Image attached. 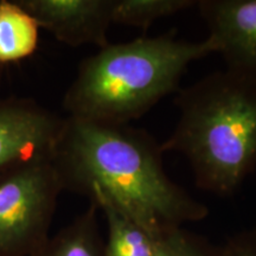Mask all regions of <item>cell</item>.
<instances>
[{
    "mask_svg": "<svg viewBox=\"0 0 256 256\" xmlns=\"http://www.w3.org/2000/svg\"><path fill=\"white\" fill-rule=\"evenodd\" d=\"M162 154L144 130L66 116L51 162L63 191L104 198L156 238L209 215L168 177Z\"/></svg>",
    "mask_w": 256,
    "mask_h": 256,
    "instance_id": "1",
    "label": "cell"
},
{
    "mask_svg": "<svg viewBox=\"0 0 256 256\" xmlns=\"http://www.w3.org/2000/svg\"><path fill=\"white\" fill-rule=\"evenodd\" d=\"M218 54L212 38L190 42L168 34L110 43L87 57L63 98L68 116L128 124L177 92L192 62Z\"/></svg>",
    "mask_w": 256,
    "mask_h": 256,
    "instance_id": "2",
    "label": "cell"
},
{
    "mask_svg": "<svg viewBox=\"0 0 256 256\" xmlns=\"http://www.w3.org/2000/svg\"><path fill=\"white\" fill-rule=\"evenodd\" d=\"M162 151L184 156L197 188L232 196L256 166V78L226 69L179 90Z\"/></svg>",
    "mask_w": 256,
    "mask_h": 256,
    "instance_id": "3",
    "label": "cell"
},
{
    "mask_svg": "<svg viewBox=\"0 0 256 256\" xmlns=\"http://www.w3.org/2000/svg\"><path fill=\"white\" fill-rule=\"evenodd\" d=\"M60 192L51 160L0 172V256H32L46 243Z\"/></svg>",
    "mask_w": 256,
    "mask_h": 256,
    "instance_id": "4",
    "label": "cell"
},
{
    "mask_svg": "<svg viewBox=\"0 0 256 256\" xmlns=\"http://www.w3.org/2000/svg\"><path fill=\"white\" fill-rule=\"evenodd\" d=\"M64 121L32 98H0V172L52 159Z\"/></svg>",
    "mask_w": 256,
    "mask_h": 256,
    "instance_id": "5",
    "label": "cell"
},
{
    "mask_svg": "<svg viewBox=\"0 0 256 256\" xmlns=\"http://www.w3.org/2000/svg\"><path fill=\"white\" fill-rule=\"evenodd\" d=\"M57 40L69 46L110 44L115 0H18Z\"/></svg>",
    "mask_w": 256,
    "mask_h": 256,
    "instance_id": "6",
    "label": "cell"
},
{
    "mask_svg": "<svg viewBox=\"0 0 256 256\" xmlns=\"http://www.w3.org/2000/svg\"><path fill=\"white\" fill-rule=\"evenodd\" d=\"M197 8L226 69L256 78V0H200Z\"/></svg>",
    "mask_w": 256,
    "mask_h": 256,
    "instance_id": "7",
    "label": "cell"
},
{
    "mask_svg": "<svg viewBox=\"0 0 256 256\" xmlns=\"http://www.w3.org/2000/svg\"><path fill=\"white\" fill-rule=\"evenodd\" d=\"M98 211L90 203L87 210L50 236L32 256H107L98 220Z\"/></svg>",
    "mask_w": 256,
    "mask_h": 256,
    "instance_id": "8",
    "label": "cell"
},
{
    "mask_svg": "<svg viewBox=\"0 0 256 256\" xmlns=\"http://www.w3.org/2000/svg\"><path fill=\"white\" fill-rule=\"evenodd\" d=\"M40 25L18 0H0V64L19 63L36 52Z\"/></svg>",
    "mask_w": 256,
    "mask_h": 256,
    "instance_id": "9",
    "label": "cell"
},
{
    "mask_svg": "<svg viewBox=\"0 0 256 256\" xmlns=\"http://www.w3.org/2000/svg\"><path fill=\"white\" fill-rule=\"evenodd\" d=\"M107 222V256H154V240L145 229L100 196L90 198Z\"/></svg>",
    "mask_w": 256,
    "mask_h": 256,
    "instance_id": "10",
    "label": "cell"
},
{
    "mask_svg": "<svg viewBox=\"0 0 256 256\" xmlns=\"http://www.w3.org/2000/svg\"><path fill=\"white\" fill-rule=\"evenodd\" d=\"M197 6L196 0H115L113 24L146 30L158 19Z\"/></svg>",
    "mask_w": 256,
    "mask_h": 256,
    "instance_id": "11",
    "label": "cell"
},
{
    "mask_svg": "<svg viewBox=\"0 0 256 256\" xmlns=\"http://www.w3.org/2000/svg\"><path fill=\"white\" fill-rule=\"evenodd\" d=\"M154 240V256H226L223 246H215L184 226L166 230Z\"/></svg>",
    "mask_w": 256,
    "mask_h": 256,
    "instance_id": "12",
    "label": "cell"
},
{
    "mask_svg": "<svg viewBox=\"0 0 256 256\" xmlns=\"http://www.w3.org/2000/svg\"><path fill=\"white\" fill-rule=\"evenodd\" d=\"M226 256H256V229L244 230L223 244Z\"/></svg>",
    "mask_w": 256,
    "mask_h": 256,
    "instance_id": "13",
    "label": "cell"
}]
</instances>
